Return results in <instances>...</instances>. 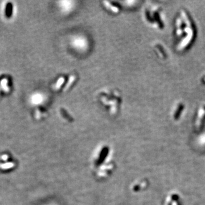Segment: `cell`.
I'll list each match as a JSON object with an SVG mask.
<instances>
[{
  "label": "cell",
  "instance_id": "6da1fadb",
  "mask_svg": "<svg viewBox=\"0 0 205 205\" xmlns=\"http://www.w3.org/2000/svg\"><path fill=\"white\" fill-rule=\"evenodd\" d=\"M181 17L185 24L184 34L186 35L178 45V49L180 50L185 49L187 47H188L189 44L191 43L194 37V31L193 28V24L188 14L185 11L182 10Z\"/></svg>",
  "mask_w": 205,
  "mask_h": 205
},
{
  "label": "cell",
  "instance_id": "3957f363",
  "mask_svg": "<svg viewBox=\"0 0 205 205\" xmlns=\"http://www.w3.org/2000/svg\"><path fill=\"white\" fill-rule=\"evenodd\" d=\"M182 20V17H178L176 20V33L177 36L181 37L182 35L184 34V32L183 31V29H185V24Z\"/></svg>",
  "mask_w": 205,
  "mask_h": 205
},
{
  "label": "cell",
  "instance_id": "7a4b0ae2",
  "mask_svg": "<svg viewBox=\"0 0 205 205\" xmlns=\"http://www.w3.org/2000/svg\"><path fill=\"white\" fill-rule=\"evenodd\" d=\"M205 119V106L202 107L198 111L197 121H196V127L200 129L202 125L203 122Z\"/></svg>",
  "mask_w": 205,
  "mask_h": 205
},
{
  "label": "cell",
  "instance_id": "5b68a950",
  "mask_svg": "<svg viewBox=\"0 0 205 205\" xmlns=\"http://www.w3.org/2000/svg\"><path fill=\"white\" fill-rule=\"evenodd\" d=\"M7 14L8 16H10L11 13V5L10 4H9L7 7Z\"/></svg>",
  "mask_w": 205,
  "mask_h": 205
},
{
  "label": "cell",
  "instance_id": "8992f818",
  "mask_svg": "<svg viewBox=\"0 0 205 205\" xmlns=\"http://www.w3.org/2000/svg\"><path fill=\"white\" fill-rule=\"evenodd\" d=\"M204 82L205 83V78H204Z\"/></svg>",
  "mask_w": 205,
  "mask_h": 205
},
{
  "label": "cell",
  "instance_id": "277c9868",
  "mask_svg": "<svg viewBox=\"0 0 205 205\" xmlns=\"http://www.w3.org/2000/svg\"><path fill=\"white\" fill-rule=\"evenodd\" d=\"M177 110L176 111V112H175L174 116L175 119H176V118H177V117H178L179 115L180 114V112L182 111V110H183V104H180L178 107L177 108Z\"/></svg>",
  "mask_w": 205,
  "mask_h": 205
}]
</instances>
